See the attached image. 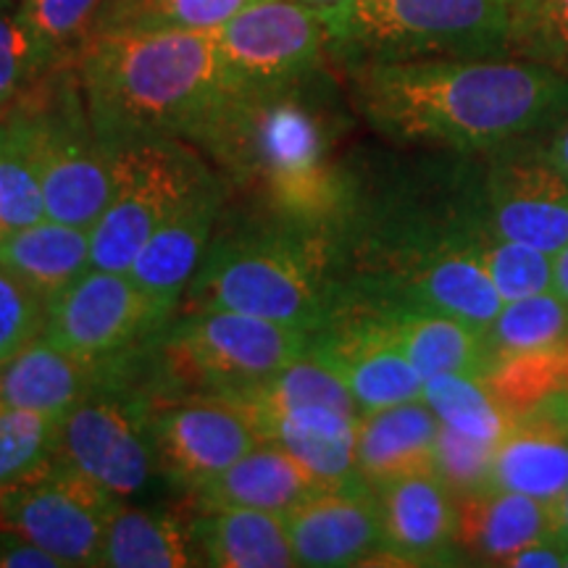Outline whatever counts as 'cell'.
Returning <instances> with one entry per match:
<instances>
[{"label":"cell","instance_id":"1","mask_svg":"<svg viewBox=\"0 0 568 568\" xmlns=\"http://www.w3.org/2000/svg\"><path fill=\"white\" fill-rule=\"evenodd\" d=\"M353 95L397 142L487 153L560 122L568 77L510 55L368 61L355 63Z\"/></svg>","mask_w":568,"mask_h":568},{"label":"cell","instance_id":"2","mask_svg":"<svg viewBox=\"0 0 568 568\" xmlns=\"http://www.w3.org/2000/svg\"><path fill=\"white\" fill-rule=\"evenodd\" d=\"M84 111L109 145L193 140L234 88L216 32H90L77 48Z\"/></svg>","mask_w":568,"mask_h":568},{"label":"cell","instance_id":"3","mask_svg":"<svg viewBox=\"0 0 568 568\" xmlns=\"http://www.w3.org/2000/svg\"><path fill=\"white\" fill-rule=\"evenodd\" d=\"M303 82L232 88L193 142L282 224L322 230L343 211L345 182L329 161L322 119L303 101Z\"/></svg>","mask_w":568,"mask_h":568},{"label":"cell","instance_id":"4","mask_svg":"<svg viewBox=\"0 0 568 568\" xmlns=\"http://www.w3.org/2000/svg\"><path fill=\"white\" fill-rule=\"evenodd\" d=\"M339 305L322 234L293 224L216 240L187 287V311H240L311 335Z\"/></svg>","mask_w":568,"mask_h":568},{"label":"cell","instance_id":"5","mask_svg":"<svg viewBox=\"0 0 568 568\" xmlns=\"http://www.w3.org/2000/svg\"><path fill=\"white\" fill-rule=\"evenodd\" d=\"M322 11L329 51L358 63L506 55L508 0H347Z\"/></svg>","mask_w":568,"mask_h":568},{"label":"cell","instance_id":"6","mask_svg":"<svg viewBox=\"0 0 568 568\" xmlns=\"http://www.w3.org/2000/svg\"><path fill=\"white\" fill-rule=\"evenodd\" d=\"M113 148L111 195L90 226V266L130 272L163 219L209 172L180 138H140Z\"/></svg>","mask_w":568,"mask_h":568},{"label":"cell","instance_id":"7","mask_svg":"<svg viewBox=\"0 0 568 568\" xmlns=\"http://www.w3.org/2000/svg\"><path fill=\"white\" fill-rule=\"evenodd\" d=\"M311 337L297 326L240 311H187L163 347L174 372L213 395H234L293 364Z\"/></svg>","mask_w":568,"mask_h":568},{"label":"cell","instance_id":"8","mask_svg":"<svg viewBox=\"0 0 568 568\" xmlns=\"http://www.w3.org/2000/svg\"><path fill=\"white\" fill-rule=\"evenodd\" d=\"M122 497L61 460L0 493V529L32 539L67 568L98 566Z\"/></svg>","mask_w":568,"mask_h":568},{"label":"cell","instance_id":"9","mask_svg":"<svg viewBox=\"0 0 568 568\" xmlns=\"http://www.w3.org/2000/svg\"><path fill=\"white\" fill-rule=\"evenodd\" d=\"M42 203L53 222L90 230L111 195L113 148L98 138L84 111L80 80L59 92V103L30 111Z\"/></svg>","mask_w":568,"mask_h":568},{"label":"cell","instance_id":"10","mask_svg":"<svg viewBox=\"0 0 568 568\" xmlns=\"http://www.w3.org/2000/svg\"><path fill=\"white\" fill-rule=\"evenodd\" d=\"M130 272L90 266L45 301L42 337L80 358L109 361L166 324Z\"/></svg>","mask_w":568,"mask_h":568},{"label":"cell","instance_id":"11","mask_svg":"<svg viewBox=\"0 0 568 568\" xmlns=\"http://www.w3.org/2000/svg\"><path fill=\"white\" fill-rule=\"evenodd\" d=\"M213 32L234 88L303 82L329 51L324 11L301 0H258Z\"/></svg>","mask_w":568,"mask_h":568},{"label":"cell","instance_id":"12","mask_svg":"<svg viewBox=\"0 0 568 568\" xmlns=\"http://www.w3.org/2000/svg\"><path fill=\"white\" fill-rule=\"evenodd\" d=\"M148 435L159 474L193 495L261 443L247 410L226 395L148 408Z\"/></svg>","mask_w":568,"mask_h":568},{"label":"cell","instance_id":"13","mask_svg":"<svg viewBox=\"0 0 568 568\" xmlns=\"http://www.w3.org/2000/svg\"><path fill=\"white\" fill-rule=\"evenodd\" d=\"M55 460L122 500L138 495L159 471L148 435V408L101 393L88 397L61 422Z\"/></svg>","mask_w":568,"mask_h":568},{"label":"cell","instance_id":"14","mask_svg":"<svg viewBox=\"0 0 568 568\" xmlns=\"http://www.w3.org/2000/svg\"><path fill=\"white\" fill-rule=\"evenodd\" d=\"M324 364L335 368L361 414L424 400V379L376 305H339L329 324L311 337Z\"/></svg>","mask_w":568,"mask_h":568},{"label":"cell","instance_id":"15","mask_svg":"<svg viewBox=\"0 0 568 568\" xmlns=\"http://www.w3.org/2000/svg\"><path fill=\"white\" fill-rule=\"evenodd\" d=\"M376 287L385 295V303L435 311L485 332L503 308L500 293L474 253L460 243L458 232L426 251L397 255Z\"/></svg>","mask_w":568,"mask_h":568},{"label":"cell","instance_id":"16","mask_svg":"<svg viewBox=\"0 0 568 568\" xmlns=\"http://www.w3.org/2000/svg\"><path fill=\"white\" fill-rule=\"evenodd\" d=\"M485 224L495 234L550 253L568 245V176L548 153L518 151L489 169Z\"/></svg>","mask_w":568,"mask_h":568},{"label":"cell","instance_id":"17","mask_svg":"<svg viewBox=\"0 0 568 568\" xmlns=\"http://www.w3.org/2000/svg\"><path fill=\"white\" fill-rule=\"evenodd\" d=\"M224 203V184L216 174L205 172L203 180L182 197L134 258L130 276L153 297L166 316L182 301L193 276L211 247L213 226Z\"/></svg>","mask_w":568,"mask_h":568},{"label":"cell","instance_id":"18","mask_svg":"<svg viewBox=\"0 0 568 568\" xmlns=\"http://www.w3.org/2000/svg\"><path fill=\"white\" fill-rule=\"evenodd\" d=\"M297 566L343 568L382 558L379 497L372 487H335L284 516Z\"/></svg>","mask_w":568,"mask_h":568},{"label":"cell","instance_id":"19","mask_svg":"<svg viewBox=\"0 0 568 568\" xmlns=\"http://www.w3.org/2000/svg\"><path fill=\"white\" fill-rule=\"evenodd\" d=\"M382 514V558L395 564H450L456 558V497L437 474H416L374 489Z\"/></svg>","mask_w":568,"mask_h":568},{"label":"cell","instance_id":"20","mask_svg":"<svg viewBox=\"0 0 568 568\" xmlns=\"http://www.w3.org/2000/svg\"><path fill=\"white\" fill-rule=\"evenodd\" d=\"M119 358H80L40 335L0 366V408L67 418L88 397L98 395V387H103Z\"/></svg>","mask_w":568,"mask_h":568},{"label":"cell","instance_id":"21","mask_svg":"<svg viewBox=\"0 0 568 568\" xmlns=\"http://www.w3.org/2000/svg\"><path fill=\"white\" fill-rule=\"evenodd\" d=\"M493 487L550 503L568 487V400L516 416L495 443Z\"/></svg>","mask_w":568,"mask_h":568},{"label":"cell","instance_id":"22","mask_svg":"<svg viewBox=\"0 0 568 568\" xmlns=\"http://www.w3.org/2000/svg\"><path fill=\"white\" fill-rule=\"evenodd\" d=\"M437 432L439 418L424 400L361 414L355 437L361 481L379 489L416 474H435Z\"/></svg>","mask_w":568,"mask_h":568},{"label":"cell","instance_id":"23","mask_svg":"<svg viewBox=\"0 0 568 568\" xmlns=\"http://www.w3.org/2000/svg\"><path fill=\"white\" fill-rule=\"evenodd\" d=\"M326 487L287 447L261 439L253 450L234 460L224 474L193 495L197 508H253L287 516Z\"/></svg>","mask_w":568,"mask_h":568},{"label":"cell","instance_id":"24","mask_svg":"<svg viewBox=\"0 0 568 568\" xmlns=\"http://www.w3.org/2000/svg\"><path fill=\"white\" fill-rule=\"evenodd\" d=\"M247 416L253 418L261 439H274L287 447L326 487L364 485L358 477V464H355V437H358L361 416L326 406Z\"/></svg>","mask_w":568,"mask_h":568},{"label":"cell","instance_id":"25","mask_svg":"<svg viewBox=\"0 0 568 568\" xmlns=\"http://www.w3.org/2000/svg\"><path fill=\"white\" fill-rule=\"evenodd\" d=\"M458 556L485 566H503L518 548L548 537V503L485 487L456 497Z\"/></svg>","mask_w":568,"mask_h":568},{"label":"cell","instance_id":"26","mask_svg":"<svg viewBox=\"0 0 568 568\" xmlns=\"http://www.w3.org/2000/svg\"><path fill=\"white\" fill-rule=\"evenodd\" d=\"M385 322L397 345L422 374V379L437 374L485 376L495 364V353L487 343V332L460 318L435 311L408 308V305L379 301Z\"/></svg>","mask_w":568,"mask_h":568},{"label":"cell","instance_id":"27","mask_svg":"<svg viewBox=\"0 0 568 568\" xmlns=\"http://www.w3.org/2000/svg\"><path fill=\"white\" fill-rule=\"evenodd\" d=\"M203 566L293 568L297 566L284 516L253 508H201L193 518Z\"/></svg>","mask_w":568,"mask_h":568},{"label":"cell","instance_id":"28","mask_svg":"<svg viewBox=\"0 0 568 568\" xmlns=\"http://www.w3.org/2000/svg\"><path fill=\"white\" fill-rule=\"evenodd\" d=\"M0 266L45 297L90 268V230L40 219L0 230Z\"/></svg>","mask_w":568,"mask_h":568},{"label":"cell","instance_id":"29","mask_svg":"<svg viewBox=\"0 0 568 568\" xmlns=\"http://www.w3.org/2000/svg\"><path fill=\"white\" fill-rule=\"evenodd\" d=\"M193 521L163 510L126 508L113 514L105 531L101 568H187L201 566Z\"/></svg>","mask_w":568,"mask_h":568},{"label":"cell","instance_id":"30","mask_svg":"<svg viewBox=\"0 0 568 568\" xmlns=\"http://www.w3.org/2000/svg\"><path fill=\"white\" fill-rule=\"evenodd\" d=\"M495 400L510 418L568 400V337L560 343L495 358L485 374Z\"/></svg>","mask_w":568,"mask_h":568},{"label":"cell","instance_id":"31","mask_svg":"<svg viewBox=\"0 0 568 568\" xmlns=\"http://www.w3.org/2000/svg\"><path fill=\"white\" fill-rule=\"evenodd\" d=\"M258 0H103L90 32L184 30L213 32ZM88 32V34H90Z\"/></svg>","mask_w":568,"mask_h":568},{"label":"cell","instance_id":"32","mask_svg":"<svg viewBox=\"0 0 568 568\" xmlns=\"http://www.w3.org/2000/svg\"><path fill=\"white\" fill-rule=\"evenodd\" d=\"M458 237L474 253V258L479 261L489 280H493L503 303L552 287L556 258L550 253L500 237L485 222L471 226V230H460Z\"/></svg>","mask_w":568,"mask_h":568},{"label":"cell","instance_id":"33","mask_svg":"<svg viewBox=\"0 0 568 568\" xmlns=\"http://www.w3.org/2000/svg\"><path fill=\"white\" fill-rule=\"evenodd\" d=\"M45 219L32 119L27 113L0 124V230Z\"/></svg>","mask_w":568,"mask_h":568},{"label":"cell","instance_id":"34","mask_svg":"<svg viewBox=\"0 0 568 568\" xmlns=\"http://www.w3.org/2000/svg\"><path fill=\"white\" fill-rule=\"evenodd\" d=\"M424 403L435 410L439 424L464 435L497 443L514 418L489 393L485 376L437 374L424 379Z\"/></svg>","mask_w":568,"mask_h":568},{"label":"cell","instance_id":"35","mask_svg":"<svg viewBox=\"0 0 568 568\" xmlns=\"http://www.w3.org/2000/svg\"><path fill=\"white\" fill-rule=\"evenodd\" d=\"M568 337V303L556 287L503 303L500 314L487 326V343L495 358L535 351Z\"/></svg>","mask_w":568,"mask_h":568},{"label":"cell","instance_id":"36","mask_svg":"<svg viewBox=\"0 0 568 568\" xmlns=\"http://www.w3.org/2000/svg\"><path fill=\"white\" fill-rule=\"evenodd\" d=\"M506 55L568 77V0H514Z\"/></svg>","mask_w":568,"mask_h":568},{"label":"cell","instance_id":"37","mask_svg":"<svg viewBox=\"0 0 568 568\" xmlns=\"http://www.w3.org/2000/svg\"><path fill=\"white\" fill-rule=\"evenodd\" d=\"M63 418L0 408V493L45 471L59 453Z\"/></svg>","mask_w":568,"mask_h":568},{"label":"cell","instance_id":"38","mask_svg":"<svg viewBox=\"0 0 568 568\" xmlns=\"http://www.w3.org/2000/svg\"><path fill=\"white\" fill-rule=\"evenodd\" d=\"M101 6L103 0H17L21 21L51 63L69 48L82 45Z\"/></svg>","mask_w":568,"mask_h":568},{"label":"cell","instance_id":"39","mask_svg":"<svg viewBox=\"0 0 568 568\" xmlns=\"http://www.w3.org/2000/svg\"><path fill=\"white\" fill-rule=\"evenodd\" d=\"M495 443L464 435L439 424L435 439V474L453 497L493 487Z\"/></svg>","mask_w":568,"mask_h":568},{"label":"cell","instance_id":"40","mask_svg":"<svg viewBox=\"0 0 568 568\" xmlns=\"http://www.w3.org/2000/svg\"><path fill=\"white\" fill-rule=\"evenodd\" d=\"M51 67L17 6L0 9V116L40 71Z\"/></svg>","mask_w":568,"mask_h":568},{"label":"cell","instance_id":"41","mask_svg":"<svg viewBox=\"0 0 568 568\" xmlns=\"http://www.w3.org/2000/svg\"><path fill=\"white\" fill-rule=\"evenodd\" d=\"M45 297L0 266V366L42 335Z\"/></svg>","mask_w":568,"mask_h":568},{"label":"cell","instance_id":"42","mask_svg":"<svg viewBox=\"0 0 568 568\" xmlns=\"http://www.w3.org/2000/svg\"><path fill=\"white\" fill-rule=\"evenodd\" d=\"M0 568H67L32 539L11 529H0Z\"/></svg>","mask_w":568,"mask_h":568},{"label":"cell","instance_id":"43","mask_svg":"<svg viewBox=\"0 0 568 568\" xmlns=\"http://www.w3.org/2000/svg\"><path fill=\"white\" fill-rule=\"evenodd\" d=\"M506 568H564V550L552 542L550 537L535 539V542L518 548L514 556H510Z\"/></svg>","mask_w":568,"mask_h":568},{"label":"cell","instance_id":"44","mask_svg":"<svg viewBox=\"0 0 568 568\" xmlns=\"http://www.w3.org/2000/svg\"><path fill=\"white\" fill-rule=\"evenodd\" d=\"M548 537L560 550H568V487L548 503Z\"/></svg>","mask_w":568,"mask_h":568},{"label":"cell","instance_id":"45","mask_svg":"<svg viewBox=\"0 0 568 568\" xmlns=\"http://www.w3.org/2000/svg\"><path fill=\"white\" fill-rule=\"evenodd\" d=\"M545 153H548L552 166H558L560 172L568 176V113L558 122L548 148H545Z\"/></svg>","mask_w":568,"mask_h":568},{"label":"cell","instance_id":"46","mask_svg":"<svg viewBox=\"0 0 568 568\" xmlns=\"http://www.w3.org/2000/svg\"><path fill=\"white\" fill-rule=\"evenodd\" d=\"M552 287L568 303V245L556 255V276H552Z\"/></svg>","mask_w":568,"mask_h":568},{"label":"cell","instance_id":"47","mask_svg":"<svg viewBox=\"0 0 568 568\" xmlns=\"http://www.w3.org/2000/svg\"><path fill=\"white\" fill-rule=\"evenodd\" d=\"M301 3L316 6V9H337V6L347 3V0H301Z\"/></svg>","mask_w":568,"mask_h":568},{"label":"cell","instance_id":"48","mask_svg":"<svg viewBox=\"0 0 568 568\" xmlns=\"http://www.w3.org/2000/svg\"><path fill=\"white\" fill-rule=\"evenodd\" d=\"M3 6H17V0H0V9H3Z\"/></svg>","mask_w":568,"mask_h":568},{"label":"cell","instance_id":"49","mask_svg":"<svg viewBox=\"0 0 568 568\" xmlns=\"http://www.w3.org/2000/svg\"><path fill=\"white\" fill-rule=\"evenodd\" d=\"M564 568H568V550L564 552Z\"/></svg>","mask_w":568,"mask_h":568},{"label":"cell","instance_id":"50","mask_svg":"<svg viewBox=\"0 0 568 568\" xmlns=\"http://www.w3.org/2000/svg\"><path fill=\"white\" fill-rule=\"evenodd\" d=\"M508 3H514V0H508Z\"/></svg>","mask_w":568,"mask_h":568}]
</instances>
